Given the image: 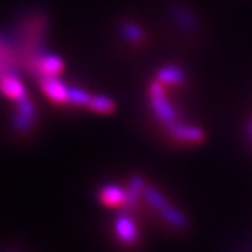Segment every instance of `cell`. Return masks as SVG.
<instances>
[{
	"label": "cell",
	"instance_id": "cell-11",
	"mask_svg": "<svg viewBox=\"0 0 252 252\" xmlns=\"http://www.w3.org/2000/svg\"><path fill=\"white\" fill-rule=\"evenodd\" d=\"M170 12H172L173 20H175L176 23H179V26H181L184 31H187V32H194V31H196L197 23H196L194 17L191 15V12H190L189 9L183 8V6H179V5H175V6L170 9Z\"/></svg>",
	"mask_w": 252,
	"mask_h": 252
},
{
	"label": "cell",
	"instance_id": "cell-3",
	"mask_svg": "<svg viewBox=\"0 0 252 252\" xmlns=\"http://www.w3.org/2000/svg\"><path fill=\"white\" fill-rule=\"evenodd\" d=\"M38 81L44 94L52 102H55L58 105L68 103V87H65L63 81H60L57 76H43Z\"/></svg>",
	"mask_w": 252,
	"mask_h": 252
},
{
	"label": "cell",
	"instance_id": "cell-4",
	"mask_svg": "<svg viewBox=\"0 0 252 252\" xmlns=\"http://www.w3.org/2000/svg\"><path fill=\"white\" fill-rule=\"evenodd\" d=\"M116 236L117 239L125 243V245H134L138 242V229L131 218V214L128 213H122L116 218Z\"/></svg>",
	"mask_w": 252,
	"mask_h": 252
},
{
	"label": "cell",
	"instance_id": "cell-1",
	"mask_svg": "<svg viewBox=\"0 0 252 252\" xmlns=\"http://www.w3.org/2000/svg\"><path fill=\"white\" fill-rule=\"evenodd\" d=\"M143 194H145V199L148 201V204L157 210L159 214H161V218H163L169 225L175 226V228H186L187 226V219H186V216L173 208L166 197L161 194L157 189L154 187H145V191H143Z\"/></svg>",
	"mask_w": 252,
	"mask_h": 252
},
{
	"label": "cell",
	"instance_id": "cell-12",
	"mask_svg": "<svg viewBox=\"0 0 252 252\" xmlns=\"http://www.w3.org/2000/svg\"><path fill=\"white\" fill-rule=\"evenodd\" d=\"M88 106L92 108L93 111L100 113V114H110L116 110L114 100L106 96H92V100H90Z\"/></svg>",
	"mask_w": 252,
	"mask_h": 252
},
{
	"label": "cell",
	"instance_id": "cell-14",
	"mask_svg": "<svg viewBox=\"0 0 252 252\" xmlns=\"http://www.w3.org/2000/svg\"><path fill=\"white\" fill-rule=\"evenodd\" d=\"M90 100H92V94L87 93L85 90L68 87V103H73L78 106H88Z\"/></svg>",
	"mask_w": 252,
	"mask_h": 252
},
{
	"label": "cell",
	"instance_id": "cell-10",
	"mask_svg": "<svg viewBox=\"0 0 252 252\" xmlns=\"http://www.w3.org/2000/svg\"><path fill=\"white\" fill-rule=\"evenodd\" d=\"M145 191V181L141 176H132L129 181V187L126 190V199H125V207L128 210H132L137 207L141 193Z\"/></svg>",
	"mask_w": 252,
	"mask_h": 252
},
{
	"label": "cell",
	"instance_id": "cell-9",
	"mask_svg": "<svg viewBox=\"0 0 252 252\" xmlns=\"http://www.w3.org/2000/svg\"><path fill=\"white\" fill-rule=\"evenodd\" d=\"M186 79V73L181 67H176V65H166L163 68L158 70L157 73V81L161 84H169V85H178L184 82Z\"/></svg>",
	"mask_w": 252,
	"mask_h": 252
},
{
	"label": "cell",
	"instance_id": "cell-13",
	"mask_svg": "<svg viewBox=\"0 0 252 252\" xmlns=\"http://www.w3.org/2000/svg\"><path fill=\"white\" fill-rule=\"evenodd\" d=\"M120 33L122 37L126 38L131 43H140L145 37V33H143V29L135 25V23H131V22H126L120 26Z\"/></svg>",
	"mask_w": 252,
	"mask_h": 252
},
{
	"label": "cell",
	"instance_id": "cell-2",
	"mask_svg": "<svg viewBox=\"0 0 252 252\" xmlns=\"http://www.w3.org/2000/svg\"><path fill=\"white\" fill-rule=\"evenodd\" d=\"M149 96H151V103L154 108V113L161 123H164L169 128V126H172L173 123L178 122V114L173 110L172 103L166 97L163 84L158 82V81L152 82L149 87Z\"/></svg>",
	"mask_w": 252,
	"mask_h": 252
},
{
	"label": "cell",
	"instance_id": "cell-8",
	"mask_svg": "<svg viewBox=\"0 0 252 252\" xmlns=\"http://www.w3.org/2000/svg\"><path fill=\"white\" fill-rule=\"evenodd\" d=\"M126 190L116 184H106L99 190V201L106 207H122L125 205Z\"/></svg>",
	"mask_w": 252,
	"mask_h": 252
},
{
	"label": "cell",
	"instance_id": "cell-7",
	"mask_svg": "<svg viewBox=\"0 0 252 252\" xmlns=\"http://www.w3.org/2000/svg\"><path fill=\"white\" fill-rule=\"evenodd\" d=\"M0 92L12 100H20L22 97L28 96L25 85L15 75V71H11V73H6L0 78Z\"/></svg>",
	"mask_w": 252,
	"mask_h": 252
},
{
	"label": "cell",
	"instance_id": "cell-5",
	"mask_svg": "<svg viewBox=\"0 0 252 252\" xmlns=\"http://www.w3.org/2000/svg\"><path fill=\"white\" fill-rule=\"evenodd\" d=\"M169 134L181 143H201L204 140V131L197 126H190V125H184V123H173L172 126H169Z\"/></svg>",
	"mask_w": 252,
	"mask_h": 252
},
{
	"label": "cell",
	"instance_id": "cell-6",
	"mask_svg": "<svg viewBox=\"0 0 252 252\" xmlns=\"http://www.w3.org/2000/svg\"><path fill=\"white\" fill-rule=\"evenodd\" d=\"M17 102H19V108H17V114L14 119V126H15V129H19V131H28L31 129L32 122L35 119L33 103L28 96L22 97Z\"/></svg>",
	"mask_w": 252,
	"mask_h": 252
},
{
	"label": "cell",
	"instance_id": "cell-15",
	"mask_svg": "<svg viewBox=\"0 0 252 252\" xmlns=\"http://www.w3.org/2000/svg\"><path fill=\"white\" fill-rule=\"evenodd\" d=\"M251 135H252V123H251Z\"/></svg>",
	"mask_w": 252,
	"mask_h": 252
}]
</instances>
